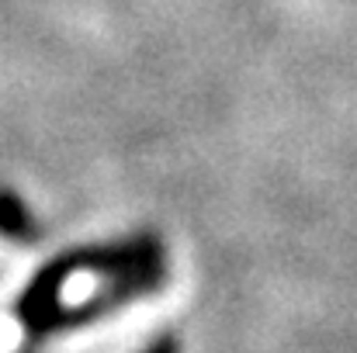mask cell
Wrapping results in <instances>:
<instances>
[{
  "label": "cell",
  "instance_id": "cell-1",
  "mask_svg": "<svg viewBox=\"0 0 357 353\" xmlns=\"http://www.w3.org/2000/svg\"><path fill=\"white\" fill-rule=\"evenodd\" d=\"M0 235L10 239V242H24V246L28 242H38V222H35V215L7 187H0Z\"/></svg>",
  "mask_w": 357,
  "mask_h": 353
},
{
  "label": "cell",
  "instance_id": "cell-2",
  "mask_svg": "<svg viewBox=\"0 0 357 353\" xmlns=\"http://www.w3.org/2000/svg\"><path fill=\"white\" fill-rule=\"evenodd\" d=\"M142 353H181V343L174 336H163V340H153Z\"/></svg>",
  "mask_w": 357,
  "mask_h": 353
}]
</instances>
